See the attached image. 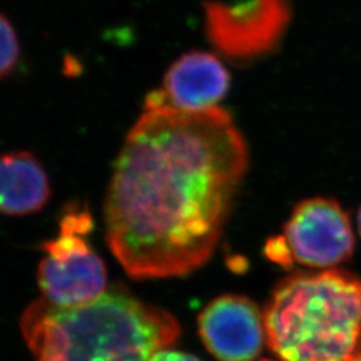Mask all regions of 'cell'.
Here are the masks:
<instances>
[{"instance_id": "cell-13", "label": "cell", "mask_w": 361, "mask_h": 361, "mask_svg": "<svg viewBox=\"0 0 361 361\" xmlns=\"http://www.w3.org/2000/svg\"><path fill=\"white\" fill-rule=\"evenodd\" d=\"M349 361H361V352H359L353 359H350Z\"/></svg>"}, {"instance_id": "cell-1", "label": "cell", "mask_w": 361, "mask_h": 361, "mask_svg": "<svg viewBox=\"0 0 361 361\" xmlns=\"http://www.w3.org/2000/svg\"><path fill=\"white\" fill-rule=\"evenodd\" d=\"M249 164L225 109L147 110L130 130L104 200L106 241L135 280L205 265L224 234Z\"/></svg>"}, {"instance_id": "cell-8", "label": "cell", "mask_w": 361, "mask_h": 361, "mask_svg": "<svg viewBox=\"0 0 361 361\" xmlns=\"http://www.w3.org/2000/svg\"><path fill=\"white\" fill-rule=\"evenodd\" d=\"M231 82V74L217 55L186 52L169 67L162 89L147 94L145 109L170 107L189 113L209 110L226 97Z\"/></svg>"}, {"instance_id": "cell-12", "label": "cell", "mask_w": 361, "mask_h": 361, "mask_svg": "<svg viewBox=\"0 0 361 361\" xmlns=\"http://www.w3.org/2000/svg\"><path fill=\"white\" fill-rule=\"evenodd\" d=\"M357 228H359V233L361 235V207H359V212H357Z\"/></svg>"}, {"instance_id": "cell-11", "label": "cell", "mask_w": 361, "mask_h": 361, "mask_svg": "<svg viewBox=\"0 0 361 361\" xmlns=\"http://www.w3.org/2000/svg\"><path fill=\"white\" fill-rule=\"evenodd\" d=\"M150 361H201L198 357H195L190 353L180 352V350H174V349H164L158 352L152 357Z\"/></svg>"}, {"instance_id": "cell-5", "label": "cell", "mask_w": 361, "mask_h": 361, "mask_svg": "<svg viewBox=\"0 0 361 361\" xmlns=\"http://www.w3.org/2000/svg\"><path fill=\"white\" fill-rule=\"evenodd\" d=\"M205 31L226 59L252 62L274 51L292 19L290 0L207 1Z\"/></svg>"}, {"instance_id": "cell-4", "label": "cell", "mask_w": 361, "mask_h": 361, "mask_svg": "<svg viewBox=\"0 0 361 361\" xmlns=\"http://www.w3.org/2000/svg\"><path fill=\"white\" fill-rule=\"evenodd\" d=\"M94 219L87 205L71 202L59 219V233L43 243L44 257L38 267L39 289L43 298L59 308L90 304L107 290V271L87 235Z\"/></svg>"}, {"instance_id": "cell-7", "label": "cell", "mask_w": 361, "mask_h": 361, "mask_svg": "<svg viewBox=\"0 0 361 361\" xmlns=\"http://www.w3.org/2000/svg\"><path fill=\"white\" fill-rule=\"evenodd\" d=\"M198 335L219 361H255L267 345L264 310L249 297H217L200 313Z\"/></svg>"}, {"instance_id": "cell-10", "label": "cell", "mask_w": 361, "mask_h": 361, "mask_svg": "<svg viewBox=\"0 0 361 361\" xmlns=\"http://www.w3.org/2000/svg\"><path fill=\"white\" fill-rule=\"evenodd\" d=\"M20 44L11 22L0 13V80L8 77L19 62Z\"/></svg>"}, {"instance_id": "cell-14", "label": "cell", "mask_w": 361, "mask_h": 361, "mask_svg": "<svg viewBox=\"0 0 361 361\" xmlns=\"http://www.w3.org/2000/svg\"><path fill=\"white\" fill-rule=\"evenodd\" d=\"M259 361H274V360H268V359H264V360H259Z\"/></svg>"}, {"instance_id": "cell-9", "label": "cell", "mask_w": 361, "mask_h": 361, "mask_svg": "<svg viewBox=\"0 0 361 361\" xmlns=\"http://www.w3.org/2000/svg\"><path fill=\"white\" fill-rule=\"evenodd\" d=\"M50 197L49 176L35 155L28 152L0 155V214L38 213Z\"/></svg>"}, {"instance_id": "cell-3", "label": "cell", "mask_w": 361, "mask_h": 361, "mask_svg": "<svg viewBox=\"0 0 361 361\" xmlns=\"http://www.w3.org/2000/svg\"><path fill=\"white\" fill-rule=\"evenodd\" d=\"M264 322L281 361H349L361 352V279L336 268L293 273L273 289Z\"/></svg>"}, {"instance_id": "cell-2", "label": "cell", "mask_w": 361, "mask_h": 361, "mask_svg": "<svg viewBox=\"0 0 361 361\" xmlns=\"http://www.w3.org/2000/svg\"><path fill=\"white\" fill-rule=\"evenodd\" d=\"M20 331L34 361H150L178 340L180 326L168 310L116 285L77 308L35 300Z\"/></svg>"}, {"instance_id": "cell-6", "label": "cell", "mask_w": 361, "mask_h": 361, "mask_svg": "<svg viewBox=\"0 0 361 361\" xmlns=\"http://www.w3.org/2000/svg\"><path fill=\"white\" fill-rule=\"evenodd\" d=\"M293 264L332 269L348 261L355 235L348 212L334 198L313 197L298 202L280 234Z\"/></svg>"}]
</instances>
